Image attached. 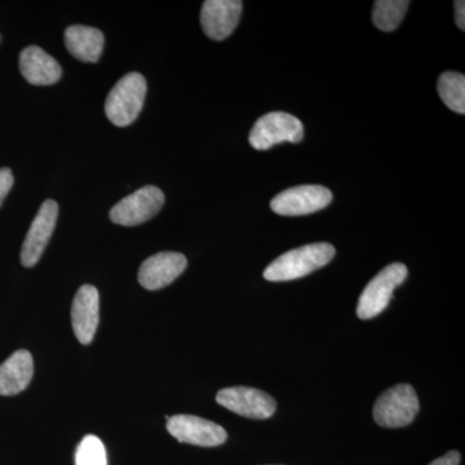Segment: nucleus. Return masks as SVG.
<instances>
[{
    "label": "nucleus",
    "mask_w": 465,
    "mask_h": 465,
    "mask_svg": "<svg viewBox=\"0 0 465 465\" xmlns=\"http://www.w3.org/2000/svg\"><path fill=\"white\" fill-rule=\"evenodd\" d=\"M332 244L321 242L284 252L264 271V278L271 282H287L313 273L329 264L335 256Z\"/></svg>",
    "instance_id": "1"
},
{
    "label": "nucleus",
    "mask_w": 465,
    "mask_h": 465,
    "mask_svg": "<svg viewBox=\"0 0 465 465\" xmlns=\"http://www.w3.org/2000/svg\"><path fill=\"white\" fill-rule=\"evenodd\" d=\"M145 78L140 73L124 75L106 97L105 113L116 127H127L136 121L145 101Z\"/></svg>",
    "instance_id": "2"
},
{
    "label": "nucleus",
    "mask_w": 465,
    "mask_h": 465,
    "mask_svg": "<svg viewBox=\"0 0 465 465\" xmlns=\"http://www.w3.org/2000/svg\"><path fill=\"white\" fill-rule=\"evenodd\" d=\"M407 268L402 262H393L370 281L361 293L357 304V316L361 320H371L390 304L393 291L405 282Z\"/></svg>",
    "instance_id": "3"
},
{
    "label": "nucleus",
    "mask_w": 465,
    "mask_h": 465,
    "mask_svg": "<svg viewBox=\"0 0 465 465\" xmlns=\"http://www.w3.org/2000/svg\"><path fill=\"white\" fill-rule=\"evenodd\" d=\"M419 400L410 384L390 388L376 400L375 423L384 428H402L411 424L419 412Z\"/></svg>",
    "instance_id": "4"
},
{
    "label": "nucleus",
    "mask_w": 465,
    "mask_h": 465,
    "mask_svg": "<svg viewBox=\"0 0 465 465\" xmlns=\"http://www.w3.org/2000/svg\"><path fill=\"white\" fill-rule=\"evenodd\" d=\"M304 137V125L296 116L284 112L268 113L258 119L250 134L253 149L268 150L281 143H300Z\"/></svg>",
    "instance_id": "5"
},
{
    "label": "nucleus",
    "mask_w": 465,
    "mask_h": 465,
    "mask_svg": "<svg viewBox=\"0 0 465 465\" xmlns=\"http://www.w3.org/2000/svg\"><path fill=\"white\" fill-rule=\"evenodd\" d=\"M164 204V194L157 186L148 185L127 195L110 211L114 224L136 226L158 215Z\"/></svg>",
    "instance_id": "6"
},
{
    "label": "nucleus",
    "mask_w": 465,
    "mask_h": 465,
    "mask_svg": "<svg viewBox=\"0 0 465 465\" xmlns=\"http://www.w3.org/2000/svg\"><path fill=\"white\" fill-rule=\"evenodd\" d=\"M332 193L321 185H302L281 192L271 202L272 210L278 215H311L331 203Z\"/></svg>",
    "instance_id": "7"
},
{
    "label": "nucleus",
    "mask_w": 465,
    "mask_h": 465,
    "mask_svg": "<svg viewBox=\"0 0 465 465\" xmlns=\"http://www.w3.org/2000/svg\"><path fill=\"white\" fill-rule=\"evenodd\" d=\"M167 430L179 442L201 448H215L223 445L228 439L224 428L194 415H174L167 418Z\"/></svg>",
    "instance_id": "8"
},
{
    "label": "nucleus",
    "mask_w": 465,
    "mask_h": 465,
    "mask_svg": "<svg viewBox=\"0 0 465 465\" xmlns=\"http://www.w3.org/2000/svg\"><path fill=\"white\" fill-rule=\"evenodd\" d=\"M216 401L234 414L258 420L271 418L277 410L273 397L256 388H225L217 393Z\"/></svg>",
    "instance_id": "9"
},
{
    "label": "nucleus",
    "mask_w": 465,
    "mask_h": 465,
    "mask_svg": "<svg viewBox=\"0 0 465 465\" xmlns=\"http://www.w3.org/2000/svg\"><path fill=\"white\" fill-rule=\"evenodd\" d=\"M58 204L56 202L52 200L43 202L29 232H27L23 250H21V262L26 268H32L41 260L43 252L51 240L52 232L56 228Z\"/></svg>",
    "instance_id": "10"
},
{
    "label": "nucleus",
    "mask_w": 465,
    "mask_h": 465,
    "mask_svg": "<svg viewBox=\"0 0 465 465\" xmlns=\"http://www.w3.org/2000/svg\"><path fill=\"white\" fill-rule=\"evenodd\" d=\"M243 3L240 0H207L201 11L203 32L213 41H224L241 20Z\"/></svg>",
    "instance_id": "11"
},
{
    "label": "nucleus",
    "mask_w": 465,
    "mask_h": 465,
    "mask_svg": "<svg viewBox=\"0 0 465 465\" xmlns=\"http://www.w3.org/2000/svg\"><path fill=\"white\" fill-rule=\"evenodd\" d=\"M100 320L99 290L84 284L73 300L72 324L76 339L84 345L91 344Z\"/></svg>",
    "instance_id": "12"
},
{
    "label": "nucleus",
    "mask_w": 465,
    "mask_h": 465,
    "mask_svg": "<svg viewBox=\"0 0 465 465\" xmlns=\"http://www.w3.org/2000/svg\"><path fill=\"white\" fill-rule=\"evenodd\" d=\"M188 260L179 252H159L150 256L140 266L139 282L143 289H163L183 273Z\"/></svg>",
    "instance_id": "13"
},
{
    "label": "nucleus",
    "mask_w": 465,
    "mask_h": 465,
    "mask_svg": "<svg viewBox=\"0 0 465 465\" xmlns=\"http://www.w3.org/2000/svg\"><path fill=\"white\" fill-rule=\"evenodd\" d=\"M20 72L34 85H51L60 81V64L38 45H30L20 54Z\"/></svg>",
    "instance_id": "14"
},
{
    "label": "nucleus",
    "mask_w": 465,
    "mask_h": 465,
    "mask_svg": "<svg viewBox=\"0 0 465 465\" xmlns=\"http://www.w3.org/2000/svg\"><path fill=\"white\" fill-rule=\"evenodd\" d=\"M34 361L25 349L15 351L0 365V396H15L25 391L32 381Z\"/></svg>",
    "instance_id": "15"
},
{
    "label": "nucleus",
    "mask_w": 465,
    "mask_h": 465,
    "mask_svg": "<svg viewBox=\"0 0 465 465\" xmlns=\"http://www.w3.org/2000/svg\"><path fill=\"white\" fill-rule=\"evenodd\" d=\"M67 51L84 63H97L103 54L105 38L99 29L94 27L74 25L65 32Z\"/></svg>",
    "instance_id": "16"
},
{
    "label": "nucleus",
    "mask_w": 465,
    "mask_h": 465,
    "mask_svg": "<svg viewBox=\"0 0 465 465\" xmlns=\"http://www.w3.org/2000/svg\"><path fill=\"white\" fill-rule=\"evenodd\" d=\"M439 94L452 112L465 113V76L460 73L446 72L439 79Z\"/></svg>",
    "instance_id": "17"
},
{
    "label": "nucleus",
    "mask_w": 465,
    "mask_h": 465,
    "mask_svg": "<svg viewBox=\"0 0 465 465\" xmlns=\"http://www.w3.org/2000/svg\"><path fill=\"white\" fill-rule=\"evenodd\" d=\"M409 5L407 0H378L372 12L375 26L381 32H393L405 17Z\"/></svg>",
    "instance_id": "18"
},
{
    "label": "nucleus",
    "mask_w": 465,
    "mask_h": 465,
    "mask_svg": "<svg viewBox=\"0 0 465 465\" xmlns=\"http://www.w3.org/2000/svg\"><path fill=\"white\" fill-rule=\"evenodd\" d=\"M75 465H108L106 450L99 437L85 436L75 452Z\"/></svg>",
    "instance_id": "19"
},
{
    "label": "nucleus",
    "mask_w": 465,
    "mask_h": 465,
    "mask_svg": "<svg viewBox=\"0 0 465 465\" xmlns=\"http://www.w3.org/2000/svg\"><path fill=\"white\" fill-rule=\"evenodd\" d=\"M14 174L9 168H0V207L14 186Z\"/></svg>",
    "instance_id": "20"
},
{
    "label": "nucleus",
    "mask_w": 465,
    "mask_h": 465,
    "mask_svg": "<svg viewBox=\"0 0 465 465\" xmlns=\"http://www.w3.org/2000/svg\"><path fill=\"white\" fill-rule=\"evenodd\" d=\"M460 454L458 451H449L442 458L436 459L430 465H459L460 463Z\"/></svg>",
    "instance_id": "21"
},
{
    "label": "nucleus",
    "mask_w": 465,
    "mask_h": 465,
    "mask_svg": "<svg viewBox=\"0 0 465 465\" xmlns=\"http://www.w3.org/2000/svg\"><path fill=\"white\" fill-rule=\"evenodd\" d=\"M455 21L461 32L465 30V2L463 0H457L455 2Z\"/></svg>",
    "instance_id": "22"
}]
</instances>
